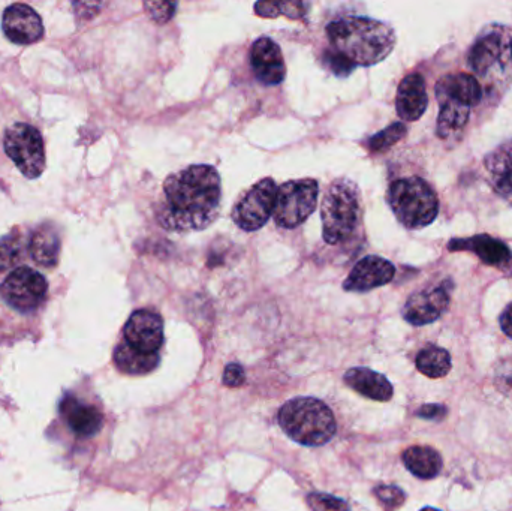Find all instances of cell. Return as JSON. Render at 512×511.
I'll return each mask as SVG.
<instances>
[{"label": "cell", "mask_w": 512, "mask_h": 511, "mask_svg": "<svg viewBox=\"0 0 512 511\" xmlns=\"http://www.w3.org/2000/svg\"><path fill=\"white\" fill-rule=\"evenodd\" d=\"M222 182L212 165H191L164 182L159 224L170 233H191L212 225L221 210Z\"/></svg>", "instance_id": "6da1fadb"}, {"label": "cell", "mask_w": 512, "mask_h": 511, "mask_svg": "<svg viewBox=\"0 0 512 511\" xmlns=\"http://www.w3.org/2000/svg\"><path fill=\"white\" fill-rule=\"evenodd\" d=\"M328 41L355 66H373L393 53L397 36L393 27L375 18L345 15L327 26Z\"/></svg>", "instance_id": "7a4b0ae2"}, {"label": "cell", "mask_w": 512, "mask_h": 511, "mask_svg": "<svg viewBox=\"0 0 512 511\" xmlns=\"http://www.w3.org/2000/svg\"><path fill=\"white\" fill-rule=\"evenodd\" d=\"M435 92L439 104L436 134L447 140L468 125L472 108L483 98V87L475 75L457 72L439 78Z\"/></svg>", "instance_id": "3957f363"}, {"label": "cell", "mask_w": 512, "mask_h": 511, "mask_svg": "<svg viewBox=\"0 0 512 511\" xmlns=\"http://www.w3.org/2000/svg\"><path fill=\"white\" fill-rule=\"evenodd\" d=\"M279 425L295 443L319 447L336 434V419L330 408L315 398H295L279 411Z\"/></svg>", "instance_id": "277c9868"}, {"label": "cell", "mask_w": 512, "mask_h": 511, "mask_svg": "<svg viewBox=\"0 0 512 511\" xmlns=\"http://www.w3.org/2000/svg\"><path fill=\"white\" fill-rule=\"evenodd\" d=\"M363 216V200L357 183L337 179L325 192L321 206L322 237L328 245H339L352 236Z\"/></svg>", "instance_id": "5b68a950"}, {"label": "cell", "mask_w": 512, "mask_h": 511, "mask_svg": "<svg viewBox=\"0 0 512 511\" xmlns=\"http://www.w3.org/2000/svg\"><path fill=\"white\" fill-rule=\"evenodd\" d=\"M387 198L397 221L408 230L429 227L438 218V195L421 177H405L391 183Z\"/></svg>", "instance_id": "8992f818"}, {"label": "cell", "mask_w": 512, "mask_h": 511, "mask_svg": "<svg viewBox=\"0 0 512 511\" xmlns=\"http://www.w3.org/2000/svg\"><path fill=\"white\" fill-rule=\"evenodd\" d=\"M468 65L484 80L512 77V27L493 23L484 27L468 51Z\"/></svg>", "instance_id": "52a82bcc"}, {"label": "cell", "mask_w": 512, "mask_h": 511, "mask_svg": "<svg viewBox=\"0 0 512 511\" xmlns=\"http://www.w3.org/2000/svg\"><path fill=\"white\" fill-rule=\"evenodd\" d=\"M319 185L315 179L289 180L277 189L273 218L277 227L292 230L300 227L315 212Z\"/></svg>", "instance_id": "ba28073f"}, {"label": "cell", "mask_w": 512, "mask_h": 511, "mask_svg": "<svg viewBox=\"0 0 512 511\" xmlns=\"http://www.w3.org/2000/svg\"><path fill=\"white\" fill-rule=\"evenodd\" d=\"M3 147L15 167L27 179H38L45 170V146L41 132L27 123L9 126Z\"/></svg>", "instance_id": "9c48e42d"}, {"label": "cell", "mask_w": 512, "mask_h": 511, "mask_svg": "<svg viewBox=\"0 0 512 511\" xmlns=\"http://www.w3.org/2000/svg\"><path fill=\"white\" fill-rule=\"evenodd\" d=\"M277 189H279V186L271 177L259 180L237 201L236 207L231 213L234 224L240 230L248 231V233L258 231L259 228L264 227L268 219L273 216L274 207H276Z\"/></svg>", "instance_id": "30bf717a"}, {"label": "cell", "mask_w": 512, "mask_h": 511, "mask_svg": "<svg viewBox=\"0 0 512 511\" xmlns=\"http://www.w3.org/2000/svg\"><path fill=\"white\" fill-rule=\"evenodd\" d=\"M0 294L11 308L29 314L47 299V279L30 267H18L6 276L0 285Z\"/></svg>", "instance_id": "8fae6325"}, {"label": "cell", "mask_w": 512, "mask_h": 511, "mask_svg": "<svg viewBox=\"0 0 512 511\" xmlns=\"http://www.w3.org/2000/svg\"><path fill=\"white\" fill-rule=\"evenodd\" d=\"M453 282L444 281L432 288L417 291L406 300L403 318L412 326H427L435 323L447 312L451 303Z\"/></svg>", "instance_id": "7c38bea8"}, {"label": "cell", "mask_w": 512, "mask_h": 511, "mask_svg": "<svg viewBox=\"0 0 512 511\" xmlns=\"http://www.w3.org/2000/svg\"><path fill=\"white\" fill-rule=\"evenodd\" d=\"M125 341L143 353H158L164 344V321L149 309L134 312L125 324Z\"/></svg>", "instance_id": "4fadbf2b"}, {"label": "cell", "mask_w": 512, "mask_h": 511, "mask_svg": "<svg viewBox=\"0 0 512 511\" xmlns=\"http://www.w3.org/2000/svg\"><path fill=\"white\" fill-rule=\"evenodd\" d=\"M2 29L9 41L30 45L44 36V24L35 9L24 3H14L3 12Z\"/></svg>", "instance_id": "5bb4252c"}, {"label": "cell", "mask_w": 512, "mask_h": 511, "mask_svg": "<svg viewBox=\"0 0 512 511\" xmlns=\"http://www.w3.org/2000/svg\"><path fill=\"white\" fill-rule=\"evenodd\" d=\"M394 276H396V267L391 261L369 255L355 264L354 269L343 282V290L351 293H367L390 284Z\"/></svg>", "instance_id": "9a60e30c"}, {"label": "cell", "mask_w": 512, "mask_h": 511, "mask_svg": "<svg viewBox=\"0 0 512 511\" xmlns=\"http://www.w3.org/2000/svg\"><path fill=\"white\" fill-rule=\"evenodd\" d=\"M251 66L256 80L265 86H277L285 80L286 66L282 51L268 36H261L252 44Z\"/></svg>", "instance_id": "2e32d148"}, {"label": "cell", "mask_w": 512, "mask_h": 511, "mask_svg": "<svg viewBox=\"0 0 512 511\" xmlns=\"http://www.w3.org/2000/svg\"><path fill=\"white\" fill-rule=\"evenodd\" d=\"M451 252H471L477 255L487 266L507 269L511 266L512 254L507 243L495 239L489 234H477V236L466 237V239H453L448 243Z\"/></svg>", "instance_id": "e0dca14e"}, {"label": "cell", "mask_w": 512, "mask_h": 511, "mask_svg": "<svg viewBox=\"0 0 512 511\" xmlns=\"http://www.w3.org/2000/svg\"><path fill=\"white\" fill-rule=\"evenodd\" d=\"M429 107L426 80L418 72L406 75L400 81L396 96V110L405 122H417Z\"/></svg>", "instance_id": "ac0fdd59"}, {"label": "cell", "mask_w": 512, "mask_h": 511, "mask_svg": "<svg viewBox=\"0 0 512 511\" xmlns=\"http://www.w3.org/2000/svg\"><path fill=\"white\" fill-rule=\"evenodd\" d=\"M63 419L68 423L71 431L81 438H92L98 434L104 425L101 411L93 405L81 402L74 396H68L60 405Z\"/></svg>", "instance_id": "d6986e66"}, {"label": "cell", "mask_w": 512, "mask_h": 511, "mask_svg": "<svg viewBox=\"0 0 512 511\" xmlns=\"http://www.w3.org/2000/svg\"><path fill=\"white\" fill-rule=\"evenodd\" d=\"M484 168L492 188L502 197H512V138L486 156Z\"/></svg>", "instance_id": "ffe728a7"}, {"label": "cell", "mask_w": 512, "mask_h": 511, "mask_svg": "<svg viewBox=\"0 0 512 511\" xmlns=\"http://www.w3.org/2000/svg\"><path fill=\"white\" fill-rule=\"evenodd\" d=\"M345 383L354 392L372 399V401L388 402L393 398V386L390 381L367 368H352L345 374Z\"/></svg>", "instance_id": "44dd1931"}, {"label": "cell", "mask_w": 512, "mask_h": 511, "mask_svg": "<svg viewBox=\"0 0 512 511\" xmlns=\"http://www.w3.org/2000/svg\"><path fill=\"white\" fill-rule=\"evenodd\" d=\"M60 248H62V242H60L59 231L50 224L39 227L33 233L29 243L30 255L35 263L48 269L59 263Z\"/></svg>", "instance_id": "7402d4cb"}, {"label": "cell", "mask_w": 512, "mask_h": 511, "mask_svg": "<svg viewBox=\"0 0 512 511\" xmlns=\"http://www.w3.org/2000/svg\"><path fill=\"white\" fill-rule=\"evenodd\" d=\"M114 363L120 371L128 375H146L159 365L158 353H143L123 341L114 351Z\"/></svg>", "instance_id": "603a6c76"}, {"label": "cell", "mask_w": 512, "mask_h": 511, "mask_svg": "<svg viewBox=\"0 0 512 511\" xmlns=\"http://www.w3.org/2000/svg\"><path fill=\"white\" fill-rule=\"evenodd\" d=\"M405 467L418 479H435L442 471V458L432 447H409L403 453Z\"/></svg>", "instance_id": "cb8c5ba5"}, {"label": "cell", "mask_w": 512, "mask_h": 511, "mask_svg": "<svg viewBox=\"0 0 512 511\" xmlns=\"http://www.w3.org/2000/svg\"><path fill=\"white\" fill-rule=\"evenodd\" d=\"M417 368L426 377L444 378L451 371V356L444 348L427 345L418 353Z\"/></svg>", "instance_id": "d4e9b609"}, {"label": "cell", "mask_w": 512, "mask_h": 511, "mask_svg": "<svg viewBox=\"0 0 512 511\" xmlns=\"http://www.w3.org/2000/svg\"><path fill=\"white\" fill-rule=\"evenodd\" d=\"M309 5L303 2H258L255 5V14L262 18H277L280 15L301 20L306 17Z\"/></svg>", "instance_id": "484cf974"}, {"label": "cell", "mask_w": 512, "mask_h": 511, "mask_svg": "<svg viewBox=\"0 0 512 511\" xmlns=\"http://www.w3.org/2000/svg\"><path fill=\"white\" fill-rule=\"evenodd\" d=\"M406 132H408V128H406L405 123H393V125L370 137L366 143L367 149L373 153L385 152V150L391 149L394 144L402 141L406 137Z\"/></svg>", "instance_id": "4316f807"}, {"label": "cell", "mask_w": 512, "mask_h": 511, "mask_svg": "<svg viewBox=\"0 0 512 511\" xmlns=\"http://www.w3.org/2000/svg\"><path fill=\"white\" fill-rule=\"evenodd\" d=\"M322 63H324L325 68L331 72V74L336 75V77H348L352 71H354L357 66L354 63L349 62L343 54H340L339 51L333 50V48H327L322 54Z\"/></svg>", "instance_id": "83f0119b"}, {"label": "cell", "mask_w": 512, "mask_h": 511, "mask_svg": "<svg viewBox=\"0 0 512 511\" xmlns=\"http://www.w3.org/2000/svg\"><path fill=\"white\" fill-rule=\"evenodd\" d=\"M21 240L15 237L14 234L2 237L0 239V270L8 269L14 266L21 257Z\"/></svg>", "instance_id": "f1b7e54d"}, {"label": "cell", "mask_w": 512, "mask_h": 511, "mask_svg": "<svg viewBox=\"0 0 512 511\" xmlns=\"http://www.w3.org/2000/svg\"><path fill=\"white\" fill-rule=\"evenodd\" d=\"M307 504L312 511H349L346 501L340 500L334 495L322 494V492L310 494L307 497Z\"/></svg>", "instance_id": "f546056e"}, {"label": "cell", "mask_w": 512, "mask_h": 511, "mask_svg": "<svg viewBox=\"0 0 512 511\" xmlns=\"http://www.w3.org/2000/svg\"><path fill=\"white\" fill-rule=\"evenodd\" d=\"M147 14L150 15L152 20L156 23H168L171 18L176 14L177 3L171 2H144Z\"/></svg>", "instance_id": "4dcf8cb0"}, {"label": "cell", "mask_w": 512, "mask_h": 511, "mask_svg": "<svg viewBox=\"0 0 512 511\" xmlns=\"http://www.w3.org/2000/svg\"><path fill=\"white\" fill-rule=\"evenodd\" d=\"M375 495L385 504V506L396 509L405 503V492L397 486L381 485L375 489Z\"/></svg>", "instance_id": "1f68e13d"}, {"label": "cell", "mask_w": 512, "mask_h": 511, "mask_svg": "<svg viewBox=\"0 0 512 511\" xmlns=\"http://www.w3.org/2000/svg\"><path fill=\"white\" fill-rule=\"evenodd\" d=\"M245 380V369H243V366L239 365V363H230V365L225 368V386L231 387V389H237V387L243 386V384H245Z\"/></svg>", "instance_id": "d6a6232c"}, {"label": "cell", "mask_w": 512, "mask_h": 511, "mask_svg": "<svg viewBox=\"0 0 512 511\" xmlns=\"http://www.w3.org/2000/svg\"><path fill=\"white\" fill-rule=\"evenodd\" d=\"M499 323H501L502 332L512 339V302L505 308V311L502 312Z\"/></svg>", "instance_id": "836d02e7"}, {"label": "cell", "mask_w": 512, "mask_h": 511, "mask_svg": "<svg viewBox=\"0 0 512 511\" xmlns=\"http://www.w3.org/2000/svg\"><path fill=\"white\" fill-rule=\"evenodd\" d=\"M442 410L441 405H426L418 411V416L424 417V419H435V411Z\"/></svg>", "instance_id": "e575fe53"}, {"label": "cell", "mask_w": 512, "mask_h": 511, "mask_svg": "<svg viewBox=\"0 0 512 511\" xmlns=\"http://www.w3.org/2000/svg\"><path fill=\"white\" fill-rule=\"evenodd\" d=\"M421 511H439V510L432 509V507H426V509H423Z\"/></svg>", "instance_id": "d590c367"}]
</instances>
